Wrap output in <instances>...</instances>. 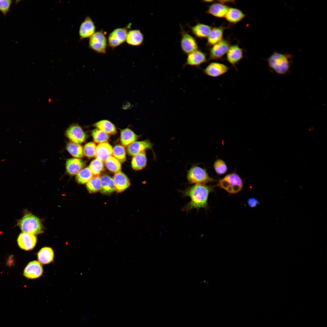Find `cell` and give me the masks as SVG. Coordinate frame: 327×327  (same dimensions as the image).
<instances>
[{"instance_id": "cell-1", "label": "cell", "mask_w": 327, "mask_h": 327, "mask_svg": "<svg viewBox=\"0 0 327 327\" xmlns=\"http://www.w3.org/2000/svg\"><path fill=\"white\" fill-rule=\"evenodd\" d=\"M213 190L212 187L203 184H195L180 192L183 196L189 197L190 201L182 208L187 213L191 210H199L208 207L207 200L209 193Z\"/></svg>"}, {"instance_id": "cell-2", "label": "cell", "mask_w": 327, "mask_h": 327, "mask_svg": "<svg viewBox=\"0 0 327 327\" xmlns=\"http://www.w3.org/2000/svg\"><path fill=\"white\" fill-rule=\"evenodd\" d=\"M292 58L290 54L275 51L268 58L267 61L271 70L279 75H284L290 69Z\"/></svg>"}, {"instance_id": "cell-3", "label": "cell", "mask_w": 327, "mask_h": 327, "mask_svg": "<svg viewBox=\"0 0 327 327\" xmlns=\"http://www.w3.org/2000/svg\"><path fill=\"white\" fill-rule=\"evenodd\" d=\"M17 226L22 232L35 235L44 232V226L41 220L30 212L24 213L17 221Z\"/></svg>"}, {"instance_id": "cell-4", "label": "cell", "mask_w": 327, "mask_h": 327, "mask_svg": "<svg viewBox=\"0 0 327 327\" xmlns=\"http://www.w3.org/2000/svg\"><path fill=\"white\" fill-rule=\"evenodd\" d=\"M218 186L229 193H234L241 190L243 187V183L238 174L232 173L226 175L220 180Z\"/></svg>"}, {"instance_id": "cell-5", "label": "cell", "mask_w": 327, "mask_h": 327, "mask_svg": "<svg viewBox=\"0 0 327 327\" xmlns=\"http://www.w3.org/2000/svg\"><path fill=\"white\" fill-rule=\"evenodd\" d=\"M187 179L189 183L192 184H205L214 180L209 176L205 169L197 166H192L188 170Z\"/></svg>"}, {"instance_id": "cell-6", "label": "cell", "mask_w": 327, "mask_h": 327, "mask_svg": "<svg viewBox=\"0 0 327 327\" xmlns=\"http://www.w3.org/2000/svg\"><path fill=\"white\" fill-rule=\"evenodd\" d=\"M107 40L102 29L96 31L89 38V48L96 52L105 54L107 46Z\"/></svg>"}, {"instance_id": "cell-7", "label": "cell", "mask_w": 327, "mask_h": 327, "mask_svg": "<svg viewBox=\"0 0 327 327\" xmlns=\"http://www.w3.org/2000/svg\"><path fill=\"white\" fill-rule=\"evenodd\" d=\"M181 38L180 45L183 52L188 54L198 50V43L195 38L180 26Z\"/></svg>"}, {"instance_id": "cell-8", "label": "cell", "mask_w": 327, "mask_h": 327, "mask_svg": "<svg viewBox=\"0 0 327 327\" xmlns=\"http://www.w3.org/2000/svg\"><path fill=\"white\" fill-rule=\"evenodd\" d=\"M127 32V29L125 27L117 28L114 30L108 37V46L114 49L124 42Z\"/></svg>"}, {"instance_id": "cell-9", "label": "cell", "mask_w": 327, "mask_h": 327, "mask_svg": "<svg viewBox=\"0 0 327 327\" xmlns=\"http://www.w3.org/2000/svg\"><path fill=\"white\" fill-rule=\"evenodd\" d=\"M230 45V41L224 39L213 45L209 51V60H217L222 58L226 54Z\"/></svg>"}, {"instance_id": "cell-10", "label": "cell", "mask_w": 327, "mask_h": 327, "mask_svg": "<svg viewBox=\"0 0 327 327\" xmlns=\"http://www.w3.org/2000/svg\"><path fill=\"white\" fill-rule=\"evenodd\" d=\"M66 135L71 142L80 144L84 142L87 135L81 127L77 124L69 126L66 132Z\"/></svg>"}, {"instance_id": "cell-11", "label": "cell", "mask_w": 327, "mask_h": 327, "mask_svg": "<svg viewBox=\"0 0 327 327\" xmlns=\"http://www.w3.org/2000/svg\"><path fill=\"white\" fill-rule=\"evenodd\" d=\"M229 68L226 65L216 62L209 64L203 70V73L207 76L216 78L226 73Z\"/></svg>"}, {"instance_id": "cell-12", "label": "cell", "mask_w": 327, "mask_h": 327, "mask_svg": "<svg viewBox=\"0 0 327 327\" xmlns=\"http://www.w3.org/2000/svg\"><path fill=\"white\" fill-rule=\"evenodd\" d=\"M95 24L89 16H87L81 24L79 31L80 40L90 38L95 32Z\"/></svg>"}, {"instance_id": "cell-13", "label": "cell", "mask_w": 327, "mask_h": 327, "mask_svg": "<svg viewBox=\"0 0 327 327\" xmlns=\"http://www.w3.org/2000/svg\"><path fill=\"white\" fill-rule=\"evenodd\" d=\"M17 242L21 249L26 251L30 250L35 247L37 242V238L35 235L22 232L18 235Z\"/></svg>"}, {"instance_id": "cell-14", "label": "cell", "mask_w": 327, "mask_h": 327, "mask_svg": "<svg viewBox=\"0 0 327 327\" xmlns=\"http://www.w3.org/2000/svg\"><path fill=\"white\" fill-rule=\"evenodd\" d=\"M43 272L42 266L40 262L36 260L30 262L25 268L23 275L29 279H35L40 277Z\"/></svg>"}, {"instance_id": "cell-15", "label": "cell", "mask_w": 327, "mask_h": 327, "mask_svg": "<svg viewBox=\"0 0 327 327\" xmlns=\"http://www.w3.org/2000/svg\"><path fill=\"white\" fill-rule=\"evenodd\" d=\"M207 61L206 54L197 50L187 54L183 68L187 65L198 67Z\"/></svg>"}, {"instance_id": "cell-16", "label": "cell", "mask_w": 327, "mask_h": 327, "mask_svg": "<svg viewBox=\"0 0 327 327\" xmlns=\"http://www.w3.org/2000/svg\"><path fill=\"white\" fill-rule=\"evenodd\" d=\"M153 144L149 140L135 141L129 145L127 148L128 154L134 156L147 149L152 150Z\"/></svg>"}, {"instance_id": "cell-17", "label": "cell", "mask_w": 327, "mask_h": 327, "mask_svg": "<svg viewBox=\"0 0 327 327\" xmlns=\"http://www.w3.org/2000/svg\"><path fill=\"white\" fill-rule=\"evenodd\" d=\"M243 57V49L237 44L230 46L226 53V58L232 66L235 67L236 64Z\"/></svg>"}, {"instance_id": "cell-18", "label": "cell", "mask_w": 327, "mask_h": 327, "mask_svg": "<svg viewBox=\"0 0 327 327\" xmlns=\"http://www.w3.org/2000/svg\"><path fill=\"white\" fill-rule=\"evenodd\" d=\"M113 179L115 190L118 192L124 191L130 185L128 178L124 173L121 171L115 173Z\"/></svg>"}, {"instance_id": "cell-19", "label": "cell", "mask_w": 327, "mask_h": 327, "mask_svg": "<svg viewBox=\"0 0 327 327\" xmlns=\"http://www.w3.org/2000/svg\"><path fill=\"white\" fill-rule=\"evenodd\" d=\"M113 149L112 146L107 142L99 144L96 146L95 156L102 162L105 161L112 155Z\"/></svg>"}, {"instance_id": "cell-20", "label": "cell", "mask_w": 327, "mask_h": 327, "mask_svg": "<svg viewBox=\"0 0 327 327\" xmlns=\"http://www.w3.org/2000/svg\"><path fill=\"white\" fill-rule=\"evenodd\" d=\"M229 8L219 2L213 3L209 6L206 13L218 18H225Z\"/></svg>"}, {"instance_id": "cell-21", "label": "cell", "mask_w": 327, "mask_h": 327, "mask_svg": "<svg viewBox=\"0 0 327 327\" xmlns=\"http://www.w3.org/2000/svg\"><path fill=\"white\" fill-rule=\"evenodd\" d=\"M226 29V27L223 26L212 28L207 38V45L212 46L222 40Z\"/></svg>"}, {"instance_id": "cell-22", "label": "cell", "mask_w": 327, "mask_h": 327, "mask_svg": "<svg viewBox=\"0 0 327 327\" xmlns=\"http://www.w3.org/2000/svg\"><path fill=\"white\" fill-rule=\"evenodd\" d=\"M84 165V163L79 158L69 159L66 163V170L68 174L72 176L76 175Z\"/></svg>"}, {"instance_id": "cell-23", "label": "cell", "mask_w": 327, "mask_h": 327, "mask_svg": "<svg viewBox=\"0 0 327 327\" xmlns=\"http://www.w3.org/2000/svg\"><path fill=\"white\" fill-rule=\"evenodd\" d=\"M144 41V35L140 30H131L127 32L126 41L128 45L138 46L143 43Z\"/></svg>"}, {"instance_id": "cell-24", "label": "cell", "mask_w": 327, "mask_h": 327, "mask_svg": "<svg viewBox=\"0 0 327 327\" xmlns=\"http://www.w3.org/2000/svg\"><path fill=\"white\" fill-rule=\"evenodd\" d=\"M190 27L193 34L196 37L201 39L207 38L212 28L209 25L200 23Z\"/></svg>"}, {"instance_id": "cell-25", "label": "cell", "mask_w": 327, "mask_h": 327, "mask_svg": "<svg viewBox=\"0 0 327 327\" xmlns=\"http://www.w3.org/2000/svg\"><path fill=\"white\" fill-rule=\"evenodd\" d=\"M246 15L240 10L236 8L229 7L225 18L231 24H235L241 21Z\"/></svg>"}, {"instance_id": "cell-26", "label": "cell", "mask_w": 327, "mask_h": 327, "mask_svg": "<svg viewBox=\"0 0 327 327\" xmlns=\"http://www.w3.org/2000/svg\"><path fill=\"white\" fill-rule=\"evenodd\" d=\"M54 253L51 247H45L42 248L37 254L38 262L41 264H48L54 261Z\"/></svg>"}, {"instance_id": "cell-27", "label": "cell", "mask_w": 327, "mask_h": 327, "mask_svg": "<svg viewBox=\"0 0 327 327\" xmlns=\"http://www.w3.org/2000/svg\"><path fill=\"white\" fill-rule=\"evenodd\" d=\"M101 192L104 194H109L115 190L113 179L109 176L103 175L100 177Z\"/></svg>"}, {"instance_id": "cell-28", "label": "cell", "mask_w": 327, "mask_h": 327, "mask_svg": "<svg viewBox=\"0 0 327 327\" xmlns=\"http://www.w3.org/2000/svg\"><path fill=\"white\" fill-rule=\"evenodd\" d=\"M147 159L145 151L134 156L131 164L132 168L136 170H141L146 166Z\"/></svg>"}, {"instance_id": "cell-29", "label": "cell", "mask_w": 327, "mask_h": 327, "mask_svg": "<svg viewBox=\"0 0 327 327\" xmlns=\"http://www.w3.org/2000/svg\"><path fill=\"white\" fill-rule=\"evenodd\" d=\"M138 136L131 130L126 128L122 130L121 132V141L124 146H127L136 140Z\"/></svg>"}, {"instance_id": "cell-30", "label": "cell", "mask_w": 327, "mask_h": 327, "mask_svg": "<svg viewBox=\"0 0 327 327\" xmlns=\"http://www.w3.org/2000/svg\"><path fill=\"white\" fill-rule=\"evenodd\" d=\"M94 126L108 134H114L117 132L115 125L107 120H103L100 121L95 123L94 124Z\"/></svg>"}, {"instance_id": "cell-31", "label": "cell", "mask_w": 327, "mask_h": 327, "mask_svg": "<svg viewBox=\"0 0 327 327\" xmlns=\"http://www.w3.org/2000/svg\"><path fill=\"white\" fill-rule=\"evenodd\" d=\"M66 149L69 153L75 158H79L84 155V148L80 144L70 142L68 143Z\"/></svg>"}, {"instance_id": "cell-32", "label": "cell", "mask_w": 327, "mask_h": 327, "mask_svg": "<svg viewBox=\"0 0 327 327\" xmlns=\"http://www.w3.org/2000/svg\"><path fill=\"white\" fill-rule=\"evenodd\" d=\"M93 177L89 167L81 169L76 175V180L80 184L87 183Z\"/></svg>"}, {"instance_id": "cell-33", "label": "cell", "mask_w": 327, "mask_h": 327, "mask_svg": "<svg viewBox=\"0 0 327 327\" xmlns=\"http://www.w3.org/2000/svg\"><path fill=\"white\" fill-rule=\"evenodd\" d=\"M107 168L110 171L116 173L121 169L120 162L113 156H111L105 161Z\"/></svg>"}, {"instance_id": "cell-34", "label": "cell", "mask_w": 327, "mask_h": 327, "mask_svg": "<svg viewBox=\"0 0 327 327\" xmlns=\"http://www.w3.org/2000/svg\"><path fill=\"white\" fill-rule=\"evenodd\" d=\"M86 187L90 193L97 192L100 189L101 179L99 176H95L86 183Z\"/></svg>"}, {"instance_id": "cell-35", "label": "cell", "mask_w": 327, "mask_h": 327, "mask_svg": "<svg viewBox=\"0 0 327 327\" xmlns=\"http://www.w3.org/2000/svg\"><path fill=\"white\" fill-rule=\"evenodd\" d=\"M92 135L94 141L99 144L106 142L109 137L108 134L98 128L92 131Z\"/></svg>"}, {"instance_id": "cell-36", "label": "cell", "mask_w": 327, "mask_h": 327, "mask_svg": "<svg viewBox=\"0 0 327 327\" xmlns=\"http://www.w3.org/2000/svg\"><path fill=\"white\" fill-rule=\"evenodd\" d=\"M89 167L94 176H99L104 168V164L101 160L96 158L90 163Z\"/></svg>"}, {"instance_id": "cell-37", "label": "cell", "mask_w": 327, "mask_h": 327, "mask_svg": "<svg viewBox=\"0 0 327 327\" xmlns=\"http://www.w3.org/2000/svg\"><path fill=\"white\" fill-rule=\"evenodd\" d=\"M112 155L120 162L124 163L126 160V152L124 147L117 145L113 149Z\"/></svg>"}, {"instance_id": "cell-38", "label": "cell", "mask_w": 327, "mask_h": 327, "mask_svg": "<svg viewBox=\"0 0 327 327\" xmlns=\"http://www.w3.org/2000/svg\"><path fill=\"white\" fill-rule=\"evenodd\" d=\"M213 168L216 172L219 175L224 174L227 170V167L226 163L220 159L215 161L213 164Z\"/></svg>"}, {"instance_id": "cell-39", "label": "cell", "mask_w": 327, "mask_h": 327, "mask_svg": "<svg viewBox=\"0 0 327 327\" xmlns=\"http://www.w3.org/2000/svg\"><path fill=\"white\" fill-rule=\"evenodd\" d=\"M84 148V155L89 158H92L95 156L96 146L93 142L86 144Z\"/></svg>"}, {"instance_id": "cell-40", "label": "cell", "mask_w": 327, "mask_h": 327, "mask_svg": "<svg viewBox=\"0 0 327 327\" xmlns=\"http://www.w3.org/2000/svg\"><path fill=\"white\" fill-rule=\"evenodd\" d=\"M12 3L11 0H0V12L4 16L9 12Z\"/></svg>"}, {"instance_id": "cell-41", "label": "cell", "mask_w": 327, "mask_h": 327, "mask_svg": "<svg viewBox=\"0 0 327 327\" xmlns=\"http://www.w3.org/2000/svg\"><path fill=\"white\" fill-rule=\"evenodd\" d=\"M248 203L250 206L251 207H253L256 206L258 203V202L256 199L251 198L248 199Z\"/></svg>"}, {"instance_id": "cell-42", "label": "cell", "mask_w": 327, "mask_h": 327, "mask_svg": "<svg viewBox=\"0 0 327 327\" xmlns=\"http://www.w3.org/2000/svg\"><path fill=\"white\" fill-rule=\"evenodd\" d=\"M213 0H205L204 2H213Z\"/></svg>"}]
</instances>
